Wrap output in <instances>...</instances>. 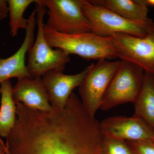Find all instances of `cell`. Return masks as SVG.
I'll return each instance as SVG.
<instances>
[{"label": "cell", "instance_id": "obj_1", "mask_svg": "<svg viewBox=\"0 0 154 154\" xmlns=\"http://www.w3.org/2000/svg\"><path fill=\"white\" fill-rule=\"evenodd\" d=\"M14 138L17 154H102L99 124L73 110L36 114L17 128Z\"/></svg>", "mask_w": 154, "mask_h": 154}, {"label": "cell", "instance_id": "obj_23", "mask_svg": "<svg viewBox=\"0 0 154 154\" xmlns=\"http://www.w3.org/2000/svg\"><path fill=\"white\" fill-rule=\"evenodd\" d=\"M152 140H153V141H154V137L153 139Z\"/></svg>", "mask_w": 154, "mask_h": 154}, {"label": "cell", "instance_id": "obj_3", "mask_svg": "<svg viewBox=\"0 0 154 154\" xmlns=\"http://www.w3.org/2000/svg\"><path fill=\"white\" fill-rule=\"evenodd\" d=\"M82 9L89 21L91 33L103 37L121 33L144 37L154 24L150 18L145 21L125 19L105 6L91 1L82 0Z\"/></svg>", "mask_w": 154, "mask_h": 154}, {"label": "cell", "instance_id": "obj_8", "mask_svg": "<svg viewBox=\"0 0 154 154\" xmlns=\"http://www.w3.org/2000/svg\"><path fill=\"white\" fill-rule=\"evenodd\" d=\"M119 58L131 62L154 75V24L144 37L119 33L112 36Z\"/></svg>", "mask_w": 154, "mask_h": 154}, {"label": "cell", "instance_id": "obj_14", "mask_svg": "<svg viewBox=\"0 0 154 154\" xmlns=\"http://www.w3.org/2000/svg\"><path fill=\"white\" fill-rule=\"evenodd\" d=\"M0 85V136L6 138L15 125L17 106L12 96L13 87L10 80H6Z\"/></svg>", "mask_w": 154, "mask_h": 154}, {"label": "cell", "instance_id": "obj_17", "mask_svg": "<svg viewBox=\"0 0 154 154\" xmlns=\"http://www.w3.org/2000/svg\"><path fill=\"white\" fill-rule=\"evenodd\" d=\"M102 154H134L125 141L104 136Z\"/></svg>", "mask_w": 154, "mask_h": 154}, {"label": "cell", "instance_id": "obj_6", "mask_svg": "<svg viewBox=\"0 0 154 154\" xmlns=\"http://www.w3.org/2000/svg\"><path fill=\"white\" fill-rule=\"evenodd\" d=\"M120 64V60H101L91 64L79 86L81 101L84 110L94 117L110 82Z\"/></svg>", "mask_w": 154, "mask_h": 154}, {"label": "cell", "instance_id": "obj_4", "mask_svg": "<svg viewBox=\"0 0 154 154\" xmlns=\"http://www.w3.org/2000/svg\"><path fill=\"white\" fill-rule=\"evenodd\" d=\"M37 35L33 46L28 51L27 64L29 77L39 78L51 70L63 72L70 61L68 54L59 48L53 49L45 36L43 27L47 9L42 0H36Z\"/></svg>", "mask_w": 154, "mask_h": 154}, {"label": "cell", "instance_id": "obj_11", "mask_svg": "<svg viewBox=\"0 0 154 154\" xmlns=\"http://www.w3.org/2000/svg\"><path fill=\"white\" fill-rule=\"evenodd\" d=\"M36 13L37 11L35 8L28 17V26L25 30L26 35L20 48L9 57L6 59L0 57V84L11 78L19 79L29 77L25 62V57L33 46L35 40Z\"/></svg>", "mask_w": 154, "mask_h": 154}, {"label": "cell", "instance_id": "obj_5", "mask_svg": "<svg viewBox=\"0 0 154 154\" xmlns=\"http://www.w3.org/2000/svg\"><path fill=\"white\" fill-rule=\"evenodd\" d=\"M144 76L143 69L128 61L121 60L99 109L107 110L128 102L134 103L142 86Z\"/></svg>", "mask_w": 154, "mask_h": 154}, {"label": "cell", "instance_id": "obj_15", "mask_svg": "<svg viewBox=\"0 0 154 154\" xmlns=\"http://www.w3.org/2000/svg\"><path fill=\"white\" fill-rule=\"evenodd\" d=\"M92 2L105 6L125 19L136 21H146L148 8L139 4L136 0L92 1Z\"/></svg>", "mask_w": 154, "mask_h": 154}, {"label": "cell", "instance_id": "obj_2", "mask_svg": "<svg viewBox=\"0 0 154 154\" xmlns=\"http://www.w3.org/2000/svg\"><path fill=\"white\" fill-rule=\"evenodd\" d=\"M43 31L51 47L62 50L69 55L76 54L88 60L119 57L112 36L103 37L91 32L64 34L48 28L45 24Z\"/></svg>", "mask_w": 154, "mask_h": 154}, {"label": "cell", "instance_id": "obj_12", "mask_svg": "<svg viewBox=\"0 0 154 154\" xmlns=\"http://www.w3.org/2000/svg\"><path fill=\"white\" fill-rule=\"evenodd\" d=\"M12 96L15 104L21 102L30 109L43 111L52 110L41 77L18 79L13 88Z\"/></svg>", "mask_w": 154, "mask_h": 154}, {"label": "cell", "instance_id": "obj_13", "mask_svg": "<svg viewBox=\"0 0 154 154\" xmlns=\"http://www.w3.org/2000/svg\"><path fill=\"white\" fill-rule=\"evenodd\" d=\"M134 103V116L143 119L154 130V75L145 72L143 84Z\"/></svg>", "mask_w": 154, "mask_h": 154}, {"label": "cell", "instance_id": "obj_16", "mask_svg": "<svg viewBox=\"0 0 154 154\" xmlns=\"http://www.w3.org/2000/svg\"><path fill=\"white\" fill-rule=\"evenodd\" d=\"M36 2L35 0H8L11 36H17L20 29L26 30L28 26V19L24 18L23 15L29 6Z\"/></svg>", "mask_w": 154, "mask_h": 154}, {"label": "cell", "instance_id": "obj_18", "mask_svg": "<svg viewBox=\"0 0 154 154\" xmlns=\"http://www.w3.org/2000/svg\"><path fill=\"white\" fill-rule=\"evenodd\" d=\"M126 142L134 154H154V141L153 140Z\"/></svg>", "mask_w": 154, "mask_h": 154}, {"label": "cell", "instance_id": "obj_9", "mask_svg": "<svg viewBox=\"0 0 154 154\" xmlns=\"http://www.w3.org/2000/svg\"><path fill=\"white\" fill-rule=\"evenodd\" d=\"M105 137L125 141L152 140L154 130L144 120L133 116H115L105 119L100 123Z\"/></svg>", "mask_w": 154, "mask_h": 154}, {"label": "cell", "instance_id": "obj_21", "mask_svg": "<svg viewBox=\"0 0 154 154\" xmlns=\"http://www.w3.org/2000/svg\"><path fill=\"white\" fill-rule=\"evenodd\" d=\"M6 151L5 144L4 143L0 136V154H5Z\"/></svg>", "mask_w": 154, "mask_h": 154}, {"label": "cell", "instance_id": "obj_19", "mask_svg": "<svg viewBox=\"0 0 154 154\" xmlns=\"http://www.w3.org/2000/svg\"><path fill=\"white\" fill-rule=\"evenodd\" d=\"M9 9L8 1L0 0V21L8 16Z\"/></svg>", "mask_w": 154, "mask_h": 154}, {"label": "cell", "instance_id": "obj_22", "mask_svg": "<svg viewBox=\"0 0 154 154\" xmlns=\"http://www.w3.org/2000/svg\"><path fill=\"white\" fill-rule=\"evenodd\" d=\"M5 154H8V153H7V151H6V149L5 153Z\"/></svg>", "mask_w": 154, "mask_h": 154}, {"label": "cell", "instance_id": "obj_10", "mask_svg": "<svg viewBox=\"0 0 154 154\" xmlns=\"http://www.w3.org/2000/svg\"><path fill=\"white\" fill-rule=\"evenodd\" d=\"M89 68V66L81 72L73 75L64 74L63 72L51 70L41 77L52 107H66L72 91L80 85Z\"/></svg>", "mask_w": 154, "mask_h": 154}, {"label": "cell", "instance_id": "obj_20", "mask_svg": "<svg viewBox=\"0 0 154 154\" xmlns=\"http://www.w3.org/2000/svg\"><path fill=\"white\" fill-rule=\"evenodd\" d=\"M139 4L146 8L154 7V0H136Z\"/></svg>", "mask_w": 154, "mask_h": 154}, {"label": "cell", "instance_id": "obj_7", "mask_svg": "<svg viewBox=\"0 0 154 154\" xmlns=\"http://www.w3.org/2000/svg\"><path fill=\"white\" fill-rule=\"evenodd\" d=\"M48 9L45 25L64 34L91 32L89 21L83 14L82 0H42Z\"/></svg>", "mask_w": 154, "mask_h": 154}]
</instances>
